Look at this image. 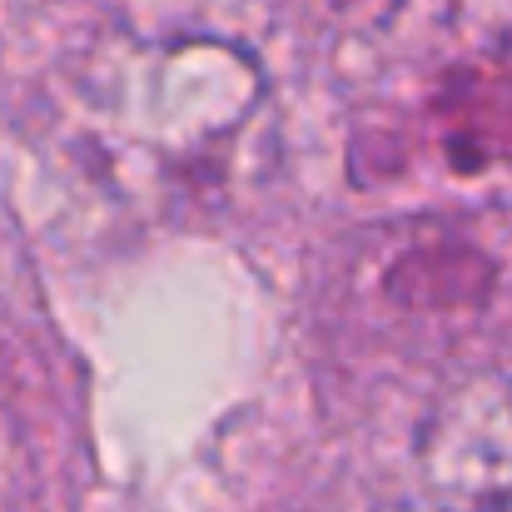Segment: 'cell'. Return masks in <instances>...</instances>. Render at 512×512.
<instances>
[{"instance_id":"6da1fadb","label":"cell","mask_w":512,"mask_h":512,"mask_svg":"<svg viewBox=\"0 0 512 512\" xmlns=\"http://www.w3.org/2000/svg\"><path fill=\"white\" fill-rule=\"evenodd\" d=\"M264 100L259 65L224 40H170L110 60L85 85L105 155L165 179L219 170Z\"/></svg>"},{"instance_id":"7a4b0ae2","label":"cell","mask_w":512,"mask_h":512,"mask_svg":"<svg viewBox=\"0 0 512 512\" xmlns=\"http://www.w3.org/2000/svg\"><path fill=\"white\" fill-rule=\"evenodd\" d=\"M393 512H512V388L468 383L433 413L418 488Z\"/></svg>"}]
</instances>
